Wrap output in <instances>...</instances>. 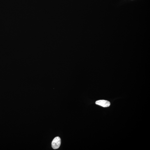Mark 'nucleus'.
Here are the masks:
<instances>
[{"label":"nucleus","instance_id":"nucleus-2","mask_svg":"<svg viewBox=\"0 0 150 150\" xmlns=\"http://www.w3.org/2000/svg\"><path fill=\"white\" fill-rule=\"evenodd\" d=\"M96 104L104 107H109L110 105V103L109 101L104 100H100L97 101L95 102Z\"/></svg>","mask_w":150,"mask_h":150},{"label":"nucleus","instance_id":"nucleus-1","mask_svg":"<svg viewBox=\"0 0 150 150\" xmlns=\"http://www.w3.org/2000/svg\"><path fill=\"white\" fill-rule=\"evenodd\" d=\"M61 144V139L60 137H57L54 138L52 141V148L54 149H58L60 147Z\"/></svg>","mask_w":150,"mask_h":150}]
</instances>
